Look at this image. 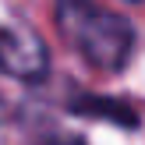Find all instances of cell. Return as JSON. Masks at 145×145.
<instances>
[{"mask_svg": "<svg viewBox=\"0 0 145 145\" xmlns=\"http://www.w3.org/2000/svg\"><path fill=\"white\" fill-rule=\"evenodd\" d=\"M57 25L89 67L117 74L135 46V28L117 11H103L92 0H57Z\"/></svg>", "mask_w": 145, "mask_h": 145, "instance_id": "6da1fadb", "label": "cell"}, {"mask_svg": "<svg viewBox=\"0 0 145 145\" xmlns=\"http://www.w3.org/2000/svg\"><path fill=\"white\" fill-rule=\"evenodd\" d=\"M0 71L21 82H42L50 74L46 42L25 25H0Z\"/></svg>", "mask_w": 145, "mask_h": 145, "instance_id": "7a4b0ae2", "label": "cell"}, {"mask_svg": "<svg viewBox=\"0 0 145 145\" xmlns=\"http://www.w3.org/2000/svg\"><path fill=\"white\" fill-rule=\"evenodd\" d=\"M74 113H89V117H106L120 127H138V113L131 110L127 103H117V99H96V96H85L71 106Z\"/></svg>", "mask_w": 145, "mask_h": 145, "instance_id": "3957f363", "label": "cell"}, {"mask_svg": "<svg viewBox=\"0 0 145 145\" xmlns=\"http://www.w3.org/2000/svg\"><path fill=\"white\" fill-rule=\"evenodd\" d=\"M50 145H85V142L78 138V135H74V138H71V135H64V138H57V142H50Z\"/></svg>", "mask_w": 145, "mask_h": 145, "instance_id": "277c9868", "label": "cell"}, {"mask_svg": "<svg viewBox=\"0 0 145 145\" xmlns=\"http://www.w3.org/2000/svg\"><path fill=\"white\" fill-rule=\"evenodd\" d=\"M0 117H4V103H0Z\"/></svg>", "mask_w": 145, "mask_h": 145, "instance_id": "5b68a950", "label": "cell"}]
</instances>
